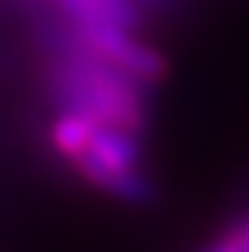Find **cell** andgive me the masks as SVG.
I'll return each mask as SVG.
<instances>
[{"instance_id":"6","label":"cell","mask_w":249,"mask_h":252,"mask_svg":"<svg viewBox=\"0 0 249 252\" xmlns=\"http://www.w3.org/2000/svg\"><path fill=\"white\" fill-rule=\"evenodd\" d=\"M200 252H249V218H244L235 226H229L223 235L209 241Z\"/></svg>"},{"instance_id":"7","label":"cell","mask_w":249,"mask_h":252,"mask_svg":"<svg viewBox=\"0 0 249 252\" xmlns=\"http://www.w3.org/2000/svg\"><path fill=\"white\" fill-rule=\"evenodd\" d=\"M136 3H139V6H145V9L151 12V9H162L168 0H136Z\"/></svg>"},{"instance_id":"2","label":"cell","mask_w":249,"mask_h":252,"mask_svg":"<svg viewBox=\"0 0 249 252\" xmlns=\"http://www.w3.org/2000/svg\"><path fill=\"white\" fill-rule=\"evenodd\" d=\"M58 52H78L101 61L139 84H156L168 76V61L154 44L142 41L136 29L124 26H78L70 24L61 35Z\"/></svg>"},{"instance_id":"1","label":"cell","mask_w":249,"mask_h":252,"mask_svg":"<svg viewBox=\"0 0 249 252\" xmlns=\"http://www.w3.org/2000/svg\"><path fill=\"white\" fill-rule=\"evenodd\" d=\"M145 84L78 52H58L47 70V93L58 110H75L99 125L139 133L148 125Z\"/></svg>"},{"instance_id":"5","label":"cell","mask_w":249,"mask_h":252,"mask_svg":"<svg viewBox=\"0 0 249 252\" xmlns=\"http://www.w3.org/2000/svg\"><path fill=\"white\" fill-rule=\"evenodd\" d=\"M99 122H93L90 116L84 113H75V110H58L55 122L50 125V145L55 148V154L67 162H73L75 157L87 151L93 133H96Z\"/></svg>"},{"instance_id":"3","label":"cell","mask_w":249,"mask_h":252,"mask_svg":"<svg viewBox=\"0 0 249 252\" xmlns=\"http://www.w3.org/2000/svg\"><path fill=\"white\" fill-rule=\"evenodd\" d=\"M70 165L84 183H90L93 189L104 191L107 197L122 200L127 206H148L156 197V189H154L151 177L145 174V168H107V165H99L87 157H78Z\"/></svg>"},{"instance_id":"4","label":"cell","mask_w":249,"mask_h":252,"mask_svg":"<svg viewBox=\"0 0 249 252\" xmlns=\"http://www.w3.org/2000/svg\"><path fill=\"white\" fill-rule=\"evenodd\" d=\"M81 157H87V159H93L99 165H107V168H142L139 133L124 130V127H113V125H99L93 139H90V145H87V151Z\"/></svg>"}]
</instances>
